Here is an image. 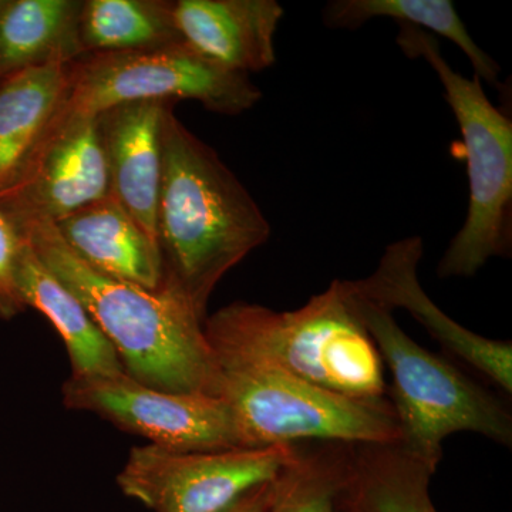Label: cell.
<instances>
[{
  "label": "cell",
  "instance_id": "23",
  "mask_svg": "<svg viewBox=\"0 0 512 512\" xmlns=\"http://www.w3.org/2000/svg\"><path fill=\"white\" fill-rule=\"evenodd\" d=\"M278 480V478H276ZM276 480L274 483L262 485L256 488L244 498L238 501L237 504L232 505L231 508L224 512H269L274 503Z\"/></svg>",
  "mask_w": 512,
  "mask_h": 512
},
{
  "label": "cell",
  "instance_id": "13",
  "mask_svg": "<svg viewBox=\"0 0 512 512\" xmlns=\"http://www.w3.org/2000/svg\"><path fill=\"white\" fill-rule=\"evenodd\" d=\"M184 45L241 74L274 66L275 35L285 10L276 0H173Z\"/></svg>",
  "mask_w": 512,
  "mask_h": 512
},
{
  "label": "cell",
  "instance_id": "18",
  "mask_svg": "<svg viewBox=\"0 0 512 512\" xmlns=\"http://www.w3.org/2000/svg\"><path fill=\"white\" fill-rule=\"evenodd\" d=\"M434 473L399 443L350 444L346 493L369 512H439L430 494Z\"/></svg>",
  "mask_w": 512,
  "mask_h": 512
},
{
  "label": "cell",
  "instance_id": "12",
  "mask_svg": "<svg viewBox=\"0 0 512 512\" xmlns=\"http://www.w3.org/2000/svg\"><path fill=\"white\" fill-rule=\"evenodd\" d=\"M171 101L117 104L96 114L101 147L109 168L111 195L156 244V217L163 127ZM157 247V244H156Z\"/></svg>",
  "mask_w": 512,
  "mask_h": 512
},
{
  "label": "cell",
  "instance_id": "19",
  "mask_svg": "<svg viewBox=\"0 0 512 512\" xmlns=\"http://www.w3.org/2000/svg\"><path fill=\"white\" fill-rule=\"evenodd\" d=\"M82 56L181 45L173 0H83L77 23Z\"/></svg>",
  "mask_w": 512,
  "mask_h": 512
},
{
  "label": "cell",
  "instance_id": "10",
  "mask_svg": "<svg viewBox=\"0 0 512 512\" xmlns=\"http://www.w3.org/2000/svg\"><path fill=\"white\" fill-rule=\"evenodd\" d=\"M110 194L97 117L63 107L20 183L0 197V211L18 231L55 225Z\"/></svg>",
  "mask_w": 512,
  "mask_h": 512
},
{
  "label": "cell",
  "instance_id": "5",
  "mask_svg": "<svg viewBox=\"0 0 512 512\" xmlns=\"http://www.w3.org/2000/svg\"><path fill=\"white\" fill-rule=\"evenodd\" d=\"M396 43L410 59H424L436 72L463 137L467 161L466 222L437 265L441 279L471 278L493 258L512 254V120L497 109L480 77L457 73L441 55L436 36L399 23Z\"/></svg>",
  "mask_w": 512,
  "mask_h": 512
},
{
  "label": "cell",
  "instance_id": "3",
  "mask_svg": "<svg viewBox=\"0 0 512 512\" xmlns=\"http://www.w3.org/2000/svg\"><path fill=\"white\" fill-rule=\"evenodd\" d=\"M204 332L215 352L264 360L320 389L353 399L389 397L382 359L340 279L296 311L231 303L205 319Z\"/></svg>",
  "mask_w": 512,
  "mask_h": 512
},
{
  "label": "cell",
  "instance_id": "21",
  "mask_svg": "<svg viewBox=\"0 0 512 512\" xmlns=\"http://www.w3.org/2000/svg\"><path fill=\"white\" fill-rule=\"evenodd\" d=\"M350 478V444H296V454L276 480L269 512H333Z\"/></svg>",
  "mask_w": 512,
  "mask_h": 512
},
{
  "label": "cell",
  "instance_id": "11",
  "mask_svg": "<svg viewBox=\"0 0 512 512\" xmlns=\"http://www.w3.org/2000/svg\"><path fill=\"white\" fill-rule=\"evenodd\" d=\"M423 252L420 237L394 242L386 248L372 275L346 281V285L357 298L383 311L393 313L396 309H404L409 312L448 356L510 397L511 340L484 338L441 311L420 284L419 264Z\"/></svg>",
  "mask_w": 512,
  "mask_h": 512
},
{
  "label": "cell",
  "instance_id": "4",
  "mask_svg": "<svg viewBox=\"0 0 512 512\" xmlns=\"http://www.w3.org/2000/svg\"><path fill=\"white\" fill-rule=\"evenodd\" d=\"M346 289L392 377L387 394L399 421V444L410 456L436 474L444 441L453 434H478L512 447V413L501 397L447 357L414 342L393 313Z\"/></svg>",
  "mask_w": 512,
  "mask_h": 512
},
{
  "label": "cell",
  "instance_id": "24",
  "mask_svg": "<svg viewBox=\"0 0 512 512\" xmlns=\"http://www.w3.org/2000/svg\"><path fill=\"white\" fill-rule=\"evenodd\" d=\"M348 488V487H346ZM333 512H369L366 511L365 508L360 507L356 501H353L352 498L349 497L348 493H343L342 497H340L338 505H336V510Z\"/></svg>",
  "mask_w": 512,
  "mask_h": 512
},
{
  "label": "cell",
  "instance_id": "16",
  "mask_svg": "<svg viewBox=\"0 0 512 512\" xmlns=\"http://www.w3.org/2000/svg\"><path fill=\"white\" fill-rule=\"evenodd\" d=\"M16 281L26 308H33L52 322L63 339L74 376H113L126 373L116 349L92 316L56 278V275L23 241Z\"/></svg>",
  "mask_w": 512,
  "mask_h": 512
},
{
  "label": "cell",
  "instance_id": "2",
  "mask_svg": "<svg viewBox=\"0 0 512 512\" xmlns=\"http://www.w3.org/2000/svg\"><path fill=\"white\" fill-rule=\"evenodd\" d=\"M18 234L83 303L128 376L164 392L214 394V353L205 319L190 303L165 288L150 291L97 274L64 244L53 224L28 225Z\"/></svg>",
  "mask_w": 512,
  "mask_h": 512
},
{
  "label": "cell",
  "instance_id": "20",
  "mask_svg": "<svg viewBox=\"0 0 512 512\" xmlns=\"http://www.w3.org/2000/svg\"><path fill=\"white\" fill-rule=\"evenodd\" d=\"M322 18L330 29L356 30L370 20L387 18L430 30L460 47L481 82L500 84L501 67L477 45L450 0H332L323 8Z\"/></svg>",
  "mask_w": 512,
  "mask_h": 512
},
{
  "label": "cell",
  "instance_id": "15",
  "mask_svg": "<svg viewBox=\"0 0 512 512\" xmlns=\"http://www.w3.org/2000/svg\"><path fill=\"white\" fill-rule=\"evenodd\" d=\"M74 255L97 274L158 291L163 288L156 244L113 195L55 224Z\"/></svg>",
  "mask_w": 512,
  "mask_h": 512
},
{
  "label": "cell",
  "instance_id": "22",
  "mask_svg": "<svg viewBox=\"0 0 512 512\" xmlns=\"http://www.w3.org/2000/svg\"><path fill=\"white\" fill-rule=\"evenodd\" d=\"M23 239L0 211V318L12 319L26 306L20 298L16 272Z\"/></svg>",
  "mask_w": 512,
  "mask_h": 512
},
{
  "label": "cell",
  "instance_id": "8",
  "mask_svg": "<svg viewBox=\"0 0 512 512\" xmlns=\"http://www.w3.org/2000/svg\"><path fill=\"white\" fill-rule=\"evenodd\" d=\"M293 446L174 451L134 447L117 476L120 490L154 512H224L291 464Z\"/></svg>",
  "mask_w": 512,
  "mask_h": 512
},
{
  "label": "cell",
  "instance_id": "9",
  "mask_svg": "<svg viewBox=\"0 0 512 512\" xmlns=\"http://www.w3.org/2000/svg\"><path fill=\"white\" fill-rule=\"evenodd\" d=\"M63 403L67 409L97 414L167 450L245 448L228 404L214 394L164 392L127 373L72 375L63 386Z\"/></svg>",
  "mask_w": 512,
  "mask_h": 512
},
{
  "label": "cell",
  "instance_id": "1",
  "mask_svg": "<svg viewBox=\"0 0 512 512\" xmlns=\"http://www.w3.org/2000/svg\"><path fill=\"white\" fill-rule=\"evenodd\" d=\"M156 244L163 288L207 319L215 286L271 237V225L217 151L165 116Z\"/></svg>",
  "mask_w": 512,
  "mask_h": 512
},
{
  "label": "cell",
  "instance_id": "6",
  "mask_svg": "<svg viewBox=\"0 0 512 512\" xmlns=\"http://www.w3.org/2000/svg\"><path fill=\"white\" fill-rule=\"evenodd\" d=\"M212 353L217 366L214 394L228 404L245 448L400 441L399 421L389 397L353 399L255 357Z\"/></svg>",
  "mask_w": 512,
  "mask_h": 512
},
{
  "label": "cell",
  "instance_id": "17",
  "mask_svg": "<svg viewBox=\"0 0 512 512\" xmlns=\"http://www.w3.org/2000/svg\"><path fill=\"white\" fill-rule=\"evenodd\" d=\"M83 0H0V77L82 57L77 23Z\"/></svg>",
  "mask_w": 512,
  "mask_h": 512
},
{
  "label": "cell",
  "instance_id": "14",
  "mask_svg": "<svg viewBox=\"0 0 512 512\" xmlns=\"http://www.w3.org/2000/svg\"><path fill=\"white\" fill-rule=\"evenodd\" d=\"M69 66L45 64L0 77V197L20 183L66 106Z\"/></svg>",
  "mask_w": 512,
  "mask_h": 512
},
{
  "label": "cell",
  "instance_id": "7",
  "mask_svg": "<svg viewBox=\"0 0 512 512\" xmlns=\"http://www.w3.org/2000/svg\"><path fill=\"white\" fill-rule=\"evenodd\" d=\"M64 110L93 114L117 104L195 100L212 113L238 116L262 99L247 74L231 72L184 43L138 52L87 55L69 66Z\"/></svg>",
  "mask_w": 512,
  "mask_h": 512
}]
</instances>
